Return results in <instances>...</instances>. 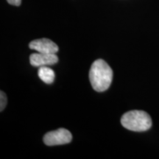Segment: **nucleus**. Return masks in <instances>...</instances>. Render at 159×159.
I'll return each instance as SVG.
<instances>
[{
  "mask_svg": "<svg viewBox=\"0 0 159 159\" xmlns=\"http://www.w3.org/2000/svg\"><path fill=\"white\" fill-rule=\"evenodd\" d=\"M121 124L125 128L135 132L147 131L152 126V119L148 113L143 111H130L121 118Z\"/></svg>",
  "mask_w": 159,
  "mask_h": 159,
  "instance_id": "obj_2",
  "label": "nucleus"
},
{
  "mask_svg": "<svg viewBox=\"0 0 159 159\" xmlns=\"http://www.w3.org/2000/svg\"><path fill=\"white\" fill-rule=\"evenodd\" d=\"M7 96L3 91L0 92V111H2L7 105Z\"/></svg>",
  "mask_w": 159,
  "mask_h": 159,
  "instance_id": "obj_7",
  "label": "nucleus"
},
{
  "mask_svg": "<svg viewBox=\"0 0 159 159\" xmlns=\"http://www.w3.org/2000/svg\"><path fill=\"white\" fill-rule=\"evenodd\" d=\"M30 49L37 52L47 54H56L58 52V47L56 43L48 39H40L31 41L29 43Z\"/></svg>",
  "mask_w": 159,
  "mask_h": 159,
  "instance_id": "obj_4",
  "label": "nucleus"
},
{
  "mask_svg": "<svg viewBox=\"0 0 159 159\" xmlns=\"http://www.w3.org/2000/svg\"><path fill=\"white\" fill-rule=\"evenodd\" d=\"M38 75L39 78L47 84H52L55 80V75L54 71L47 66L39 67Z\"/></svg>",
  "mask_w": 159,
  "mask_h": 159,
  "instance_id": "obj_6",
  "label": "nucleus"
},
{
  "mask_svg": "<svg viewBox=\"0 0 159 159\" xmlns=\"http://www.w3.org/2000/svg\"><path fill=\"white\" fill-rule=\"evenodd\" d=\"M72 140V136L68 130L60 128L58 130L47 133L43 136V142L47 146H56L70 143Z\"/></svg>",
  "mask_w": 159,
  "mask_h": 159,
  "instance_id": "obj_3",
  "label": "nucleus"
},
{
  "mask_svg": "<svg viewBox=\"0 0 159 159\" xmlns=\"http://www.w3.org/2000/svg\"><path fill=\"white\" fill-rule=\"evenodd\" d=\"M10 5L14 6H19L21 3V0H7Z\"/></svg>",
  "mask_w": 159,
  "mask_h": 159,
  "instance_id": "obj_8",
  "label": "nucleus"
},
{
  "mask_svg": "<svg viewBox=\"0 0 159 159\" xmlns=\"http://www.w3.org/2000/svg\"><path fill=\"white\" fill-rule=\"evenodd\" d=\"M89 80L95 91L102 92L110 87L113 80V70L105 61L97 60L91 66Z\"/></svg>",
  "mask_w": 159,
  "mask_h": 159,
  "instance_id": "obj_1",
  "label": "nucleus"
},
{
  "mask_svg": "<svg viewBox=\"0 0 159 159\" xmlns=\"http://www.w3.org/2000/svg\"><path fill=\"white\" fill-rule=\"evenodd\" d=\"M58 58L56 54L47 53H33L30 56V62L33 66L41 67L54 65L57 63Z\"/></svg>",
  "mask_w": 159,
  "mask_h": 159,
  "instance_id": "obj_5",
  "label": "nucleus"
}]
</instances>
